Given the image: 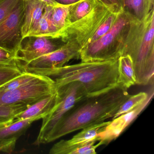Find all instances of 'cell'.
<instances>
[{
  "label": "cell",
  "instance_id": "obj_9",
  "mask_svg": "<svg viewBox=\"0 0 154 154\" xmlns=\"http://www.w3.org/2000/svg\"><path fill=\"white\" fill-rule=\"evenodd\" d=\"M65 43L60 38L28 36L22 39L16 54V59L22 69L23 66L30 61L59 49Z\"/></svg>",
  "mask_w": 154,
  "mask_h": 154
},
{
  "label": "cell",
  "instance_id": "obj_14",
  "mask_svg": "<svg viewBox=\"0 0 154 154\" xmlns=\"http://www.w3.org/2000/svg\"><path fill=\"white\" fill-rule=\"evenodd\" d=\"M59 100L57 91L53 95L29 106L26 109L17 115L15 119L23 120L29 118H36L38 120L43 119L49 114L56 106Z\"/></svg>",
  "mask_w": 154,
  "mask_h": 154
},
{
  "label": "cell",
  "instance_id": "obj_19",
  "mask_svg": "<svg viewBox=\"0 0 154 154\" xmlns=\"http://www.w3.org/2000/svg\"><path fill=\"white\" fill-rule=\"evenodd\" d=\"M53 8V6L47 5L37 26L28 36H45L54 37L57 30L51 20Z\"/></svg>",
  "mask_w": 154,
  "mask_h": 154
},
{
  "label": "cell",
  "instance_id": "obj_16",
  "mask_svg": "<svg viewBox=\"0 0 154 154\" xmlns=\"http://www.w3.org/2000/svg\"><path fill=\"white\" fill-rule=\"evenodd\" d=\"M133 63L129 55H122L118 59V85L127 90L136 84Z\"/></svg>",
  "mask_w": 154,
  "mask_h": 154
},
{
  "label": "cell",
  "instance_id": "obj_6",
  "mask_svg": "<svg viewBox=\"0 0 154 154\" xmlns=\"http://www.w3.org/2000/svg\"><path fill=\"white\" fill-rule=\"evenodd\" d=\"M112 12H114L100 2L90 13L65 26L53 38H60L64 43L74 42L82 48Z\"/></svg>",
  "mask_w": 154,
  "mask_h": 154
},
{
  "label": "cell",
  "instance_id": "obj_5",
  "mask_svg": "<svg viewBox=\"0 0 154 154\" xmlns=\"http://www.w3.org/2000/svg\"><path fill=\"white\" fill-rule=\"evenodd\" d=\"M59 100L54 109L42 119V124L35 145L45 144L47 138L60 119L75 104L88 96L82 84L79 82L68 83L57 87Z\"/></svg>",
  "mask_w": 154,
  "mask_h": 154
},
{
  "label": "cell",
  "instance_id": "obj_29",
  "mask_svg": "<svg viewBox=\"0 0 154 154\" xmlns=\"http://www.w3.org/2000/svg\"><path fill=\"white\" fill-rule=\"evenodd\" d=\"M103 5L111 10L113 12H119L122 10V0H98Z\"/></svg>",
  "mask_w": 154,
  "mask_h": 154
},
{
  "label": "cell",
  "instance_id": "obj_28",
  "mask_svg": "<svg viewBox=\"0 0 154 154\" xmlns=\"http://www.w3.org/2000/svg\"><path fill=\"white\" fill-rule=\"evenodd\" d=\"M10 65L19 66L14 54L0 48V66Z\"/></svg>",
  "mask_w": 154,
  "mask_h": 154
},
{
  "label": "cell",
  "instance_id": "obj_3",
  "mask_svg": "<svg viewBox=\"0 0 154 154\" xmlns=\"http://www.w3.org/2000/svg\"><path fill=\"white\" fill-rule=\"evenodd\" d=\"M154 41L153 8L142 20H133L122 53V55L129 56L132 60L136 84L146 85L153 83Z\"/></svg>",
  "mask_w": 154,
  "mask_h": 154
},
{
  "label": "cell",
  "instance_id": "obj_18",
  "mask_svg": "<svg viewBox=\"0 0 154 154\" xmlns=\"http://www.w3.org/2000/svg\"><path fill=\"white\" fill-rule=\"evenodd\" d=\"M100 2L98 0H80L72 4L69 10L65 26L86 16Z\"/></svg>",
  "mask_w": 154,
  "mask_h": 154
},
{
  "label": "cell",
  "instance_id": "obj_31",
  "mask_svg": "<svg viewBox=\"0 0 154 154\" xmlns=\"http://www.w3.org/2000/svg\"><path fill=\"white\" fill-rule=\"evenodd\" d=\"M58 4L68 5L73 4L78 2L80 0H54Z\"/></svg>",
  "mask_w": 154,
  "mask_h": 154
},
{
  "label": "cell",
  "instance_id": "obj_7",
  "mask_svg": "<svg viewBox=\"0 0 154 154\" xmlns=\"http://www.w3.org/2000/svg\"><path fill=\"white\" fill-rule=\"evenodd\" d=\"M57 92L51 77L37 75L33 80L14 90L0 92V106L24 104L30 106Z\"/></svg>",
  "mask_w": 154,
  "mask_h": 154
},
{
  "label": "cell",
  "instance_id": "obj_20",
  "mask_svg": "<svg viewBox=\"0 0 154 154\" xmlns=\"http://www.w3.org/2000/svg\"><path fill=\"white\" fill-rule=\"evenodd\" d=\"M29 106L24 104L0 106V128L11 124L15 117Z\"/></svg>",
  "mask_w": 154,
  "mask_h": 154
},
{
  "label": "cell",
  "instance_id": "obj_2",
  "mask_svg": "<svg viewBox=\"0 0 154 154\" xmlns=\"http://www.w3.org/2000/svg\"><path fill=\"white\" fill-rule=\"evenodd\" d=\"M35 74L49 76L57 87L77 82L84 86L88 96L106 92L118 85V59L83 62L59 68L44 69Z\"/></svg>",
  "mask_w": 154,
  "mask_h": 154
},
{
  "label": "cell",
  "instance_id": "obj_12",
  "mask_svg": "<svg viewBox=\"0 0 154 154\" xmlns=\"http://www.w3.org/2000/svg\"><path fill=\"white\" fill-rule=\"evenodd\" d=\"M25 9L22 27L23 38L32 33L37 26L47 5L41 0H23Z\"/></svg>",
  "mask_w": 154,
  "mask_h": 154
},
{
  "label": "cell",
  "instance_id": "obj_17",
  "mask_svg": "<svg viewBox=\"0 0 154 154\" xmlns=\"http://www.w3.org/2000/svg\"><path fill=\"white\" fill-rule=\"evenodd\" d=\"M111 121L103 122L82 129V131L75 134L72 139L66 140L71 145H80L90 142L99 141V135L105 130Z\"/></svg>",
  "mask_w": 154,
  "mask_h": 154
},
{
  "label": "cell",
  "instance_id": "obj_33",
  "mask_svg": "<svg viewBox=\"0 0 154 154\" xmlns=\"http://www.w3.org/2000/svg\"><path fill=\"white\" fill-rule=\"evenodd\" d=\"M43 2H45L47 5H50L53 7H55L60 4L57 3L54 0H41Z\"/></svg>",
  "mask_w": 154,
  "mask_h": 154
},
{
  "label": "cell",
  "instance_id": "obj_34",
  "mask_svg": "<svg viewBox=\"0 0 154 154\" xmlns=\"http://www.w3.org/2000/svg\"><path fill=\"white\" fill-rule=\"evenodd\" d=\"M122 3H123V1H124V0H122Z\"/></svg>",
  "mask_w": 154,
  "mask_h": 154
},
{
  "label": "cell",
  "instance_id": "obj_26",
  "mask_svg": "<svg viewBox=\"0 0 154 154\" xmlns=\"http://www.w3.org/2000/svg\"><path fill=\"white\" fill-rule=\"evenodd\" d=\"M23 72L18 66H0V86L18 76Z\"/></svg>",
  "mask_w": 154,
  "mask_h": 154
},
{
  "label": "cell",
  "instance_id": "obj_1",
  "mask_svg": "<svg viewBox=\"0 0 154 154\" xmlns=\"http://www.w3.org/2000/svg\"><path fill=\"white\" fill-rule=\"evenodd\" d=\"M130 95L127 90L118 85L106 92L85 97L60 119L47 138L45 144L113 118Z\"/></svg>",
  "mask_w": 154,
  "mask_h": 154
},
{
  "label": "cell",
  "instance_id": "obj_25",
  "mask_svg": "<svg viewBox=\"0 0 154 154\" xmlns=\"http://www.w3.org/2000/svg\"><path fill=\"white\" fill-rule=\"evenodd\" d=\"M120 12V11L119 12H112L109 16L103 21V23L98 28L94 35L91 38L86 45L95 41L109 31L117 20Z\"/></svg>",
  "mask_w": 154,
  "mask_h": 154
},
{
  "label": "cell",
  "instance_id": "obj_10",
  "mask_svg": "<svg viewBox=\"0 0 154 154\" xmlns=\"http://www.w3.org/2000/svg\"><path fill=\"white\" fill-rule=\"evenodd\" d=\"M81 48L76 43L68 42L61 48L30 61L22 67L24 72L35 73L44 69L59 68L73 59H79Z\"/></svg>",
  "mask_w": 154,
  "mask_h": 154
},
{
  "label": "cell",
  "instance_id": "obj_8",
  "mask_svg": "<svg viewBox=\"0 0 154 154\" xmlns=\"http://www.w3.org/2000/svg\"><path fill=\"white\" fill-rule=\"evenodd\" d=\"M25 9L20 0L13 10L0 22V48L16 55L23 39Z\"/></svg>",
  "mask_w": 154,
  "mask_h": 154
},
{
  "label": "cell",
  "instance_id": "obj_24",
  "mask_svg": "<svg viewBox=\"0 0 154 154\" xmlns=\"http://www.w3.org/2000/svg\"><path fill=\"white\" fill-rule=\"evenodd\" d=\"M37 75L29 72H23L22 73L18 76L0 86V92L14 90L33 80Z\"/></svg>",
  "mask_w": 154,
  "mask_h": 154
},
{
  "label": "cell",
  "instance_id": "obj_4",
  "mask_svg": "<svg viewBox=\"0 0 154 154\" xmlns=\"http://www.w3.org/2000/svg\"><path fill=\"white\" fill-rule=\"evenodd\" d=\"M134 20L122 10L109 31L81 49L80 58L82 62H102L119 59L122 55L126 38Z\"/></svg>",
  "mask_w": 154,
  "mask_h": 154
},
{
  "label": "cell",
  "instance_id": "obj_23",
  "mask_svg": "<svg viewBox=\"0 0 154 154\" xmlns=\"http://www.w3.org/2000/svg\"><path fill=\"white\" fill-rule=\"evenodd\" d=\"M72 5V4L68 5L59 4L55 7H53L51 20L57 32L66 25V20Z\"/></svg>",
  "mask_w": 154,
  "mask_h": 154
},
{
  "label": "cell",
  "instance_id": "obj_27",
  "mask_svg": "<svg viewBox=\"0 0 154 154\" xmlns=\"http://www.w3.org/2000/svg\"><path fill=\"white\" fill-rule=\"evenodd\" d=\"M20 0H0V22L16 7Z\"/></svg>",
  "mask_w": 154,
  "mask_h": 154
},
{
  "label": "cell",
  "instance_id": "obj_32",
  "mask_svg": "<svg viewBox=\"0 0 154 154\" xmlns=\"http://www.w3.org/2000/svg\"><path fill=\"white\" fill-rule=\"evenodd\" d=\"M154 0H145V6L147 13L154 8Z\"/></svg>",
  "mask_w": 154,
  "mask_h": 154
},
{
  "label": "cell",
  "instance_id": "obj_30",
  "mask_svg": "<svg viewBox=\"0 0 154 154\" xmlns=\"http://www.w3.org/2000/svg\"><path fill=\"white\" fill-rule=\"evenodd\" d=\"M14 149L4 143L0 142V152L11 153Z\"/></svg>",
  "mask_w": 154,
  "mask_h": 154
},
{
  "label": "cell",
  "instance_id": "obj_21",
  "mask_svg": "<svg viewBox=\"0 0 154 154\" xmlns=\"http://www.w3.org/2000/svg\"><path fill=\"white\" fill-rule=\"evenodd\" d=\"M122 10L134 20L140 21L147 13L145 0H124Z\"/></svg>",
  "mask_w": 154,
  "mask_h": 154
},
{
  "label": "cell",
  "instance_id": "obj_11",
  "mask_svg": "<svg viewBox=\"0 0 154 154\" xmlns=\"http://www.w3.org/2000/svg\"><path fill=\"white\" fill-rule=\"evenodd\" d=\"M149 100L150 98L131 111L122 114L112 119L105 130L99 135V142L102 145L108 144L117 138L145 109Z\"/></svg>",
  "mask_w": 154,
  "mask_h": 154
},
{
  "label": "cell",
  "instance_id": "obj_22",
  "mask_svg": "<svg viewBox=\"0 0 154 154\" xmlns=\"http://www.w3.org/2000/svg\"><path fill=\"white\" fill-rule=\"evenodd\" d=\"M150 97L147 93L141 92L135 95H130L122 104L117 113L112 118V119L122 114L131 111L138 106L147 100Z\"/></svg>",
  "mask_w": 154,
  "mask_h": 154
},
{
  "label": "cell",
  "instance_id": "obj_15",
  "mask_svg": "<svg viewBox=\"0 0 154 154\" xmlns=\"http://www.w3.org/2000/svg\"><path fill=\"white\" fill-rule=\"evenodd\" d=\"M91 142L80 145H69L66 140H62L54 145L49 151L50 154H95L98 147L102 146L99 142Z\"/></svg>",
  "mask_w": 154,
  "mask_h": 154
},
{
  "label": "cell",
  "instance_id": "obj_13",
  "mask_svg": "<svg viewBox=\"0 0 154 154\" xmlns=\"http://www.w3.org/2000/svg\"><path fill=\"white\" fill-rule=\"evenodd\" d=\"M37 120H38L34 118L23 120L15 119L11 124L0 128V142L14 149L18 139L26 132L32 122Z\"/></svg>",
  "mask_w": 154,
  "mask_h": 154
}]
</instances>
